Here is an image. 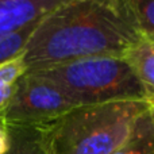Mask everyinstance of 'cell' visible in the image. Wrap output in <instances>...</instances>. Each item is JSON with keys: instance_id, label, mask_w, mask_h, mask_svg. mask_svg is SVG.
<instances>
[{"instance_id": "obj_1", "label": "cell", "mask_w": 154, "mask_h": 154, "mask_svg": "<svg viewBox=\"0 0 154 154\" xmlns=\"http://www.w3.org/2000/svg\"><path fill=\"white\" fill-rule=\"evenodd\" d=\"M127 0H62L23 51L27 72L92 57H122L141 39Z\"/></svg>"}, {"instance_id": "obj_2", "label": "cell", "mask_w": 154, "mask_h": 154, "mask_svg": "<svg viewBox=\"0 0 154 154\" xmlns=\"http://www.w3.org/2000/svg\"><path fill=\"white\" fill-rule=\"evenodd\" d=\"M150 100L80 106L43 125L51 154H112L128 138Z\"/></svg>"}, {"instance_id": "obj_3", "label": "cell", "mask_w": 154, "mask_h": 154, "mask_svg": "<svg viewBox=\"0 0 154 154\" xmlns=\"http://www.w3.org/2000/svg\"><path fill=\"white\" fill-rule=\"evenodd\" d=\"M27 73L58 85L79 107L122 100L152 101L122 57H92Z\"/></svg>"}, {"instance_id": "obj_4", "label": "cell", "mask_w": 154, "mask_h": 154, "mask_svg": "<svg viewBox=\"0 0 154 154\" xmlns=\"http://www.w3.org/2000/svg\"><path fill=\"white\" fill-rule=\"evenodd\" d=\"M79 107L58 85L26 73L16 82L12 100L3 112V125H45Z\"/></svg>"}, {"instance_id": "obj_5", "label": "cell", "mask_w": 154, "mask_h": 154, "mask_svg": "<svg viewBox=\"0 0 154 154\" xmlns=\"http://www.w3.org/2000/svg\"><path fill=\"white\" fill-rule=\"evenodd\" d=\"M62 0H0V38L35 23Z\"/></svg>"}, {"instance_id": "obj_6", "label": "cell", "mask_w": 154, "mask_h": 154, "mask_svg": "<svg viewBox=\"0 0 154 154\" xmlns=\"http://www.w3.org/2000/svg\"><path fill=\"white\" fill-rule=\"evenodd\" d=\"M8 139L5 154H51L43 133V125H4Z\"/></svg>"}, {"instance_id": "obj_7", "label": "cell", "mask_w": 154, "mask_h": 154, "mask_svg": "<svg viewBox=\"0 0 154 154\" xmlns=\"http://www.w3.org/2000/svg\"><path fill=\"white\" fill-rule=\"evenodd\" d=\"M122 58L127 62L134 76L147 91L150 99H154V43L141 38L135 42Z\"/></svg>"}, {"instance_id": "obj_8", "label": "cell", "mask_w": 154, "mask_h": 154, "mask_svg": "<svg viewBox=\"0 0 154 154\" xmlns=\"http://www.w3.org/2000/svg\"><path fill=\"white\" fill-rule=\"evenodd\" d=\"M112 154H154V120L150 108L137 119L128 138Z\"/></svg>"}, {"instance_id": "obj_9", "label": "cell", "mask_w": 154, "mask_h": 154, "mask_svg": "<svg viewBox=\"0 0 154 154\" xmlns=\"http://www.w3.org/2000/svg\"><path fill=\"white\" fill-rule=\"evenodd\" d=\"M41 20V19H39ZM39 20L0 38V65L22 56Z\"/></svg>"}, {"instance_id": "obj_10", "label": "cell", "mask_w": 154, "mask_h": 154, "mask_svg": "<svg viewBox=\"0 0 154 154\" xmlns=\"http://www.w3.org/2000/svg\"><path fill=\"white\" fill-rule=\"evenodd\" d=\"M139 34L154 43V0H127Z\"/></svg>"}, {"instance_id": "obj_11", "label": "cell", "mask_w": 154, "mask_h": 154, "mask_svg": "<svg viewBox=\"0 0 154 154\" xmlns=\"http://www.w3.org/2000/svg\"><path fill=\"white\" fill-rule=\"evenodd\" d=\"M27 73V68L23 61V54L16 58L0 65V87L14 85L22 76Z\"/></svg>"}, {"instance_id": "obj_12", "label": "cell", "mask_w": 154, "mask_h": 154, "mask_svg": "<svg viewBox=\"0 0 154 154\" xmlns=\"http://www.w3.org/2000/svg\"><path fill=\"white\" fill-rule=\"evenodd\" d=\"M15 91H16V84L0 87V118H2L3 112L5 111V108L8 107L10 101L12 100Z\"/></svg>"}, {"instance_id": "obj_13", "label": "cell", "mask_w": 154, "mask_h": 154, "mask_svg": "<svg viewBox=\"0 0 154 154\" xmlns=\"http://www.w3.org/2000/svg\"><path fill=\"white\" fill-rule=\"evenodd\" d=\"M8 150V139L7 133H5V127L3 122L0 120V154H5Z\"/></svg>"}, {"instance_id": "obj_14", "label": "cell", "mask_w": 154, "mask_h": 154, "mask_svg": "<svg viewBox=\"0 0 154 154\" xmlns=\"http://www.w3.org/2000/svg\"><path fill=\"white\" fill-rule=\"evenodd\" d=\"M150 112L153 115V120H154V99L152 100V104H150Z\"/></svg>"}]
</instances>
